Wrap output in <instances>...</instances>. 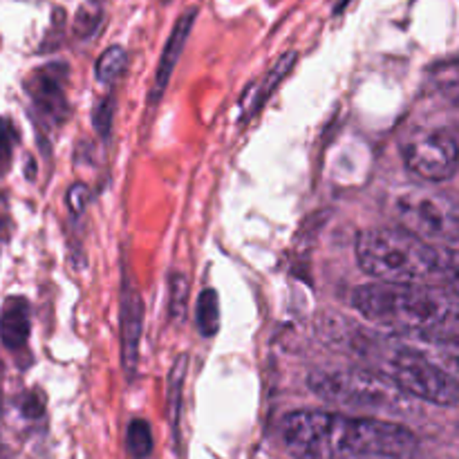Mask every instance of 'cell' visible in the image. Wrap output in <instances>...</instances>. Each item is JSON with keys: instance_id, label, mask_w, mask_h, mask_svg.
I'll list each match as a JSON object with an SVG mask.
<instances>
[{"instance_id": "1", "label": "cell", "mask_w": 459, "mask_h": 459, "mask_svg": "<svg viewBox=\"0 0 459 459\" xmlns=\"http://www.w3.org/2000/svg\"><path fill=\"white\" fill-rule=\"evenodd\" d=\"M281 439L287 453L309 459L411 457L420 451V439L406 426L321 411L290 412L281 421Z\"/></svg>"}, {"instance_id": "2", "label": "cell", "mask_w": 459, "mask_h": 459, "mask_svg": "<svg viewBox=\"0 0 459 459\" xmlns=\"http://www.w3.org/2000/svg\"><path fill=\"white\" fill-rule=\"evenodd\" d=\"M352 305L372 325L397 336H420L437 341L446 336L455 343V291L433 282L377 281L352 291Z\"/></svg>"}, {"instance_id": "3", "label": "cell", "mask_w": 459, "mask_h": 459, "mask_svg": "<svg viewBox=\"0 0 459 459\" xmlns=\"http://www.w3.org/2000/svg\"><path fill=\"white\" fill-rule=\"evenodd\" d=\"M357 260L359 267L375 281L437 282L439 278H448V282L455 285V247L446 255L403 227L368 229L359 233Z\"/></svg>"}, {"instance_id": "4", "label": "cell", "mask_w": 459, "mask_h": 459, "mask_svg": "<svg viewBox=\"0 0 459 459\" xmlns=\"http://www.w3.org/2000/svg\"><path fill=\"white\" fill-rule=\"evenodd\" d=\"M309 390L323 402L384 417H411L415 397L403 393L388 375L375 370H316L307 379Z\"/></svg>"}, {"instance_id": "5", "label": "cell", "mask_w": 459, "mask_h": 459, "mask_svg": "<svg viewBox=\"0 0 459 459\" xmlns=\"http://www.w3.org/2000/svg\"><path fill=\"white\" fill-rule=\"evenodd\" d=\"M381 366H384V375H388L411 397L430 402L435 406H457V379L442 366L430 361L420 350L399 345V348L381 354Z\"/></svg>"}, {"instance_id": "6", "label": "cell", "mask_w": 459, "mask_h": 459, "mask_svg": "<svg viewBox=\"0 0 459 459\" xmlns=\"http://www.w3.org/2000/svg\"><path fill=\"white\" fill-rule=\"evenodd\" d=\"M393 213L406 231L455 245L459 229V209L455 197L444 191L411 186L393 197Z\"/></svg>"}, {"instance_id": "7", "label": "cell", "mask_w": 459, "mask_h": 459, "mask_svg": "<svg viewBox=\"0 0 459 459\" xmlns=\"http://www.w3.org/2000/svg\"><path fill=\"white\" fill-rule=\"evenodd\" d=\"M402 157L408 170L426 182H446L457 170V134L446 126H417L402 137Z\"/></svg>"}, {"instance_id": "8", "label": "cell", "mask_w": 459, "mask_h": 459, "mask_svg": "<svg viewBox=\"0 0 459 459\" xmlns=\"http://www.w3.org/2000/svg\"><path fill=\"white\" fill-rule=\"evenodd\" d=\"M121 363L128 379H134L139 366V341L143 330V300L126 282L121 294Z\"/></svg>"}, {"instance_id": "9", "label": "cell", "mask_w": 459, "mask_h": 459, "mask_svg": "<svg viewBox=\"0 0 459 459\" xmlns=\"http://www.w3.org/2000/svg\"><path fill=\"white\" fill-rule=\"evenodd\" d=\"M27 92L34 99L36 108L49 121H63L65 117V90H63V70L61 67H45L31 74L27 81Z\"/></svg>"}, {"instance_id": "10", "label": "cell", "mask_w": 459, "mask_h": 459, "mask_svg": "<svg viewBox=\"0 0 459 459\" xmlns=\"http://www.w3.org/2000/svg\"><path fill=\"white\" fill-rule=\"evenodd\" d=\"M195 18H197V9H188V12H184L182 16L178 18V22H175L173 31H170L169 40H166L164 52H161L160 65H157V72H155V81H152V92H151L152 103L160 101V97L164 94L166 85H169L170 76H173L175 65H178L179 56H182L184 45H186L188 36H191L193 25H195Z\"/></svg>"}, {"instance_id": "11", "label": "cell", "mask_w": 459, "mask_h": 459, "mask_svg": "<svg viewBox=\"0 0 459 459\" xmlns=\"http://www.w3.org/2000/svg\"><path fill=\"white\" fill-rule=\"evenodd\" d=\"M30 305L21 296L7 299L0 312V339H3L7 350H21L25 348L27 339H30Z\"/></svg>"}, {"instance_id": "12", "label": "cell", "mask_w": 459, "mask_h": 459, "mask_svg": "<svg viewBox=\"0 0 459 459\" xmlns=\"http://www.w3.org/2000/svg\"><path fill=\"white\" fill-rule=\"evenodd\" d=\"M188 354H179L169 372V390H166V406H169V424L173 429L175 442L179 439V412H182V393L186 381Z\"/></svg>"}, {"instance_id": "13", "label": "cell", "mask_w": 459, "mask_h": 459, "mask_svg": "<svg viewBox=\"0 0 459 459\" xmlns=\"http://www.w3.org/2000/svg\"><path fill=\"white\" fill-rule=\"evenodd\" d=\"M296 61H299V54H296V52H287L285 56L278 58L276 65H273L272 70L267 72V76H264V79L260 81L258 88H255L254 99H251V101H249L251 103V110L255 112L260 106H264V101H267V99H269V94H272L273 90L278 88V83H281V81L285 79L287 74H290L291 67L296 65Z\"/></svg>"}, {"instance_id": "14", "label": "cell", "mask_w": 459, "mask_h": 459, "mask_svg": "<svg viewBox=\"0 0 459 459\" xmlns=\"http://www.w3.org/2000/svg\"><path fill=\"white\" fill-rule=\"evenodd\" d=\"M195 323L202 336H215L220 330V300L218 291L204 290L195 305Z\"/></svg>"}, {"instance_id": "15", "label": "cell", "mask_w": 459, "mask_h": 459, "mask_svg": "<svg viewBox=\"0 0 459 459\" xmlns=\"http://www.w3.org/2000/svg\"><path fill=\"white\" fill-rule=\"evenodd\" d=\"M126 65H128V52L119 45H112L106 52L99 56L97 61V79L99 83H115L121 74H124Z\"/></svg>"}, {"instance_id": "16", "label": "cell", "mask_w": 459, "mask_h": 459, "mask_svg": "<svg viewBox=\"0 0 459 459\" xmlns=\"http://www.w3.org/2000/svg\"><path fill=\"white\" fill-rule=\"evenodd\" d=\"M169 291H170V300H169V312H170V321L173 323H184L188 312V278L184 276L182 272H175L170 276L169 282Z\"/></svg>"}, {"instance_id": "17", "label": "cell", "mask_w": 459, "mask_h": 459, "mask_svg": "<svg viewBox=\"0 0 459 459\" xmlns=\"http://www.w3.org/2000/svg\"><path fill=\"white\" fill-rule=\"evenodd\" d=\"M128 451L134 457H148L152 453L151 426L143 420H134L128 429Z\"/></svg>"}, {"instance_id": "18", "label": "cell", "mask_w": 459, "mask_h": 459, "mask_svg": "<svg viewBox=\"0 0 459 459\" xmlns=\"http://www.w3.org/2000/svg\"><path fill=\"white\" fill-rule=\"evenodd\" d=\"M112 115H115V101H112V97L101 99V101L94 106L92 124H94V130H97L101 137H108V133H110Z\"/></svg>"}, {"instance_id": "19", "label": "cell", "mask_w": 459, "mask_h": 459, "mask_svg": "<svg viewBox=\"0 0 459 459\" xmlns=\"http://www.w3.org/2000/svg\"><path fill=\"white\" fill-rule=\"evenodd\" d=\"M13 143H16V133H13V126L7 119L0 117V175L7 170L9 161H12Z\"/></svg>"}, {"instance_id": "20", "label": "cell", "mask_w": 459, "mask_h": 459, "mask_svg": "<svg viewBox=\"0 0 459 459\" xmlns=\"http://www.w3.org/2000/svg\"><path fill=\"white\" fill-rule=\"evenodd\" d=\"M88 200H90V191L85 184H74V186L67 191V206H70L72 213H83L85 206H88Z\"/></svg>"}, {"instance_id": "21", "label": "cell", "mask_w": 459, "mask_h": 459, "mask_svg": "<svg viewBox=\"0 0 459 459\" xmlns=\"http://www.w3.org/2000/svg\"><path fill=\"white\" fill-rule=\"evenodd\" d=\"M99 18H101V13H99V9H94V12H90L88 7H81L79 16H76V34L79 36H90L94 31V27L99 25Z\"/></svg>"}, {"instance_id": "22", "label": "cell", "mask_w": 459, "mask_h": 459, "mask_svg": "<svg viewBox=\"0 0 459 459\" xmlns=\"http://www.w3.org/2000/svg\"><path fill=\"white\" fill-rule=\"evenodd\" d=\"M164 3H169V0H164Z\"/></svg>"}]
</instances>
